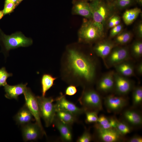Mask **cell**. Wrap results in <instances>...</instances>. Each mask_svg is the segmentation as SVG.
Listing matches in <instances>:
<instances>
[{"instance_id": "6da1fadb", "label": "cell", "mask_w": 142, "mask_h": 142, "mask_svg": "<svg viewBox=\"0 0 142 142\" xmlns=\"http://www.w3.org/2000/svg\"><path fill=\"white\" fill-rule=\"evenodd\" d=\"M96 65L90 56L77 48L68 47L61 61L62 80L70 85L87 88L94 82Z\"/></svg>"}, {"instance_id": "3957f363", "label": "cell", "mask_w": 142, "mask_h": 142, "mask_svg": "<svg viewBox=\"0 0 142 142\" xmlns=\"http://www.w3.org/2000/svg\"><path fill=\"white\" fill-rule=\"evenodd\" d=\"M79 42L90 44L102 40L104 37L102 30L92 19H84L78 32Z\"/></svg>"}, {"instance_id": "9a60e30c", "label": "cell", "mask_w": 142, "mask_h": 142, "mask_svg": "<svg viewBox=\"0 0 142 142\" xmlns=\"http://www.w3.org/2000/svg\"><path fill=\"white\" fill-rule=\"evenodd\" d=\"M72 13L73 14L79 15L88 19H92L91 7L88 1L85 0H73Z\"/></svg>"}, {"instance_id": "d590c367", "label": "cell", "mask_w": 142, "mask_h": 142, "mask_svg": "<svg viewBox=\"0 0 142 142\" xmlns=\"http://www.w3.org/2000/svg\"><path fill=\"white\" fill-rule=\"evenodd\" d=\"M77 92L76 86L70 85L66 88L65 91V95L72 96L75 94Z\"/></svg>"}, {"instance_id": "2e32d148", "label": "cell", "mask_w": 142, "mask_h": 142, "mask_svg": "<svg viewBox=\"0 0 142 142\" xmlns=\"http://www.w3.org/2000/svg\"><path fill=\"white\" fill-rule=\"evenodd\" d=\"M116 45L109 40H100L93 47L94 52L104 61L113 48Z\"/></svg>"}, {"instance_id": "ac0fdd59", "label": "cell", "mask_w": 142, "mask_h": 142, "mask_svg": "<svg viewBox=\"0 0 142 142\" xmlns=\"http://www.w3.org/2000/svg\"><path fill=\"white\" fill-rule=\"evenodd\" d=\"M114 73L109 72L103 75L98 82L97 87V90L103 93L111 91L114 89Z\"/></svg>"}, {"instance_id": "44dd1931", "label": "cell", "mask_w": 142, "mask_h": 142, "mask_svg": "<svg viewBox=\"0 0 142 142\" xmlns=\"http://www.w3.org/2000/svg\"><path fill=\"white\" fill-rule=\"evenodd\" d=\"M117 120L115 117H108L102 115L98 117L97 121L94 125V127L102 129L115 128Z\"/></svg>"}, {"instance_id": "277c9868", "label": "cell", "mask_w": 142, "mask_h": 142, "mask_svg": "<svg viewBox=\"0 0 142 142\" xmlns=\"http://www.w3.org/2000/svg\"><path fill=\"white\" fill-rule=\"evenodd\" d=\"M32 43L31 38L26 37L21 32L7 35L0 28V44L5 52H8L11 49L20 47H28Z\"/></svg>"}, {"instance_id": "bcb514c9", "label": "cell", "mask_w": 142, "mask_h": 142, "mask_svg": "<svg viewBox=\"0 0 142 142\" xmlns=\"http://www.w3.org/2000/svg\"><path fill=\"white\" fill-rule=\"evenodd\" d=\"M23 0H18V4H19Z\"/></svg>"}, {"instance_id": "f35d334b", "label": "cell", "mask_w": 142, "mask_h": 142, "mask_svg": "<svg viewBox=\"0 0 142 142\" xmlns=\"http://www.w3.org/2000/svg\"><path fill=\"white\" fill-rule=\"evenodd\" d=\"M113 15L109 18L107 21L108 26L109 28H112L115 26Z\"/></svg>"}, {"instance_id": "ba28073f", "label": "cell", "mask_w": 142, "mask_h": 142, "mask_svg": "<svg viewBox=\"0 0 142 142\" xmlns=\"http://www.w3.org/2000/svg\"><path fill=\"white\" fill-rule=\"evenodd\" d=\"M128 103V99L124 96L110 94L104 99V104L108 112L118 113L123 109Z\"/></svg>"}, {"instance_id": "836d02e7", "label": "cell", "mask_w": 142, "mask_h": 142, "mask_svg": "<svg viewBox=\"0 0 142 142\" xmlns=\"http://www.w3.org/2000/svg\"><path fill=\"white\" fill-rule=\"evenodd\" d=\"M123 26L121 23L114 27L110 31V37L111 38L115 37L123 31Z\"/></svg>"}, {"instance_id": "d6986e66", "label": "cell", "mask_w": 142, "mask_h": 142, "mask_svg": "<svg viewBox=\"0 0 142 142\" xmlns=\"http://www.w3.org/2000/svg\"><path fill=\"white\" fill-rule=\"evenodd\" d=\"M27 83L25 84L20 83L17 85H11L7 84L4 86L6 94L5 96L9 99H14L17 100L19 95L24 94L27 87Z\"/></svg>"}, {"instance_id": "d4e9b609", "label": "cell", "mask_w": 142, "mask_h": 142, "mask_svg": "<svg viewBox=\"0 0 142 142\" xmlns=\"http://www.w3.org/2000/svg\"><path fill=\"white\" fill-rule=\"evenodd\" d=\"M56 115L63 122L72 126L77 121V116L65 111L56 109Z\"/></svg>"}, {"instance_id": "4dcf8cb0", "label": "cell", "mask_w": 142, "mask_h": 142, "mask_svg": "<svg viewBox=\"0 0 142 142\" xmlns=\"http://www.w3.org/2000/svg\"><path fill=\"white\" fill-rule=\"evenodd\" d=\"M98 112L93 111H86V122L88 123L97 122L98 118Z\"/></svg>"}, {"instance_id": "5bb4252c", "label": "cell", "mask_w": 142, "mask_h": 142, "mask_svg": "<svg viewBox=\"0 0 142 142\" xmlns=\"http://www.w3.org/2000/svg\"><path fill=\"white\" fill-rule=\"evenodd\" d=\"M122 116L124 121L132 128L138 127L142 124L141 113L136 108L126 109L123 112Z\"/></svg>"}, {"instance_id": "9c48e42d", "label": "cell", "mask_w": 142, "mask_h": 142, "mask_svg": "<svg viewBox=\"0 0 142 142\" xmlns=\"http://www.w3.org/2000/svg\"><path fill=\"white\" fill-rule=\"evenodd\" d=\"M23 94L25 101V105L33 116L36 123L44 130L40 120L41 117L36 97L30 89L27 87Z\"/></svg>"}, {"instance_id": "8fae6325", "label": "cell", "mask_w": 142, "mask_h": 142, "mask_svg": "<svg viewBox=\"0 0 142 142\" xmlns=\"http://www.w3.org/2000/svg\"><path fill=\"white\" fill-rule=\"evenodd\" d=\"M95 128V138L104 142H116L122 141L124 138L115 128L107 129Z\"/></svg>"}, {"instance_id": "b9f144b4", "label": "cell", "mask_w": 142, "mask_h": 142, "mask_svg": "<svg viewBox=\"0 0 142 142\" xmlns=\"http://www.w3.org/2000/svg\"><path fill=\"white\" fill-rule=\"evenodd\" d=\"M13 3L16 4L17 6L19 4L18 2V0H5V3Z\"/></svg>"}, {"instance_id": "484cf974", "label": "cell", "mask_w": 142, "mask_h": 142, "mask_svg": "<svg viewBox=\"0 0 142 142\" xmlns=\"http://www.w3.org/2000/svg\"><path fill=\"white\" fill-rule=\"evenodd\" d=\"M115 37L114 42L116 46L124 45L130 41L132 38V34L129 31H123Z\"/></svg>"}, {"instance_id": "5b68a950", "label": "cell", "mask_w": 142, "mask_h": 142, "mask_svg": "<svg viewBox=\"0 0 142 142\" xmlns=\"http://www.w3.org/2000/svg\"><path fill=\"white\" fill-rule=\"evenodd\" d=\"M78 101L85 111L99 112L103 109L102 100L100 95L92 88H84Z\"/></svg>"}, {"instance_id": "83f0119b", "label": "cell", "mask_w": 142, "mask_h": 142, "mask_svg": "<svg viewBox=\"0 0 142 142\" xmlns=\"http://www.w3.org/2000/svg\"><path fill=\"white\" fill-rule=\"evenodd\" d=\"M116 10L126 9L135 3V0H115L111 3Z\"/></svg>"}, {"instance_id": "30bf717a", "label": "cell", "mask_w": 142, "mask_h": 142, "mask_svg": "<svg viewBox=\"0 0 142 142\" xmlns=\"http://www.w3.org/2000/svg\"><path fill=\"white\" fill-rule=\"evenodd\" d=\"M21 126L22 137L25 141L36 140L46 134L44 130L36 123L31 122Z\"/></svg>"}, {"instance_id": "cb8c5ba5", "label": "cell", "mask_w": 142, "mask_h": 142, "mask_svg": "<svg viewBox=\"0 0 142 142\" xmlns=\"http://www.w3.org/2000/svg\"><path fill=\"white\" fill-rule=\"evenodd\" d=\"M57 78L48 74H44L42 76L41 83L42 96L45 97L46 92L54 85Z\"/></svg>"}, {"instance_id": "e575fe53", "label": "cell", "mask_w": 142, "mask_h": 142, "mask_svg": "<svg viewBox=\"0 0 142 142\" xmlns=\"http://www.w3.org/2000/svg\"><path fill=\"white\" fill-rule=\"evenodd\" d=\"M16 7V4L13 3H5L3 10L4 15L9 14L13 12Z\"/></svg>"}, {"instance_id": "8992f818", "label": "cell", "mask_w": 142, "mask_h": 142, "mask_svg": "<svg viewBox=\"0 0 142 142\" xmlns=\"http://www.w3.org/2000/svg\"><path fill=\"white\" fill-rule=\"evenodd\" d=\"M41 118L44 120L45 126L48 127L53 123L56 115V109L52 97L43 96L36 97Z\"/></svg>"}, {"instance_id": "e0dca14e", "label": "cell", "mask_w": 142, "mask_h": 142, "mask_svg": "<svg viewBox=\"0 0 142 142\" xmlns=\"http://www.w3.org/2000/svg\"><path fill=\"white\" fill-rule=\"evenodd\" d=\"M53 124L60 133L61 140L64 142L71 141L72 140V126L66 124L55 115Z\"/></svg>"}, {"instance_id": "74e56055", "label": "cell", "mask_w": 142, "mask_h": 142, "mask_svg": "<svg viewBox=\"0 0 142 142\" xmlns=\"http://www.w3.org/2000/svg\"><path fill=\"white\" fill-rule=\"evenodd\" d=\"M129 142H142V137L138 135H135L127 140Z\"/></svg>"}, {"instance_id": "1f68e13d", "label": "cell", "mask_w": 142, "mask_h": 142, "mask_svg": "<svg viewBox=\"0 0 142 142\" xmlns=\"http://www.w3.org/2000/svg\"><path fill=\"white\" fill-rule=\"evenodd\" d=\"M12 75V73L7 72L5 67H3L0 69V87H4L7 84L6 80L7 79Z\"/></svg>"}, {"instance_id": "4316f807", "label": "cell", "mask_w": 142, "mask_h": 142, "mask_svg": "<svg viewBox=\"0 0 142 142\" xmlns=\"http://www.w3.org/2000/svg\"><path fill=\"white\" fill-rule=\"evenodd\" d=\"M133 107L136 108L141 105L142 102V88L140 86L135 88L132 94Z\"/></svg>"}, {"instance_id": "8d00e7d4", "label": "cell", "mask_w": 142, "mask_h": 142, "mask_svg": "<svg viewBox=\"0 0 142 142\" xmlns=\"http://www.w3.org/2000/svg\"><path fill=\"white\" fill-rule=\"evenodd\" d=\"M135 33L137 37L141 39L142 38V22L140 21L137 24L135 27Z\"/></svg>"}, {"instance_id": "60d3db41", "label": "cell", "mask_w": 142, "mask_h": 142, "mask_svg": "<svg viewBox=\"0 0 142 142\" xmlns=\"http://www.w3.org/2000/svg\"><path fill=\"white\" fill-rule=\"evenodd\" d=\"M137 71L138 73L140 75L142 73V64L141 63H140L137 68Z\"/></svg>"}, {"instance_id": "7402d4cb", "label": "cell", "mask_w": 142, "mask_h": 142, "mask_svg": "<svg viewBox=\"0 0 142 142\" xmlns=\"http://www.w3.org/2000/svg\"><path fill=\"white\" fill-rule=\"evenodd\" d=\"M141 9L137 7L126 10L122 16L125 24L128 26L132 24L141 13Z\"/></svg>"}, {"instance_id": "f1b7e54d", "label": "cell", "mask_w": 142, "mask_h": 142, "mask_svg": "<svg viewBox=\"0 0 142 142\" xmlns=\"http://www.w3.org/2000/svg\"><path fill=\"white\" fill-rule=\"evenodd\" d=\"M116 129L122 135L124 136L131 132L132 128L125 121L117 120Z\"/></svg>"}, {"instance_id": "4fadbf2b", "label": "cell", "mask_w": 142, "mask_h": 142, "mask_svg": "<svg viewBox=\"0 0 142 142\" xmlns=\"http://www.w3.org/2000/svg\"><path fill=\"white\" fill-rule=\"evenodd\" d=\"M114 87L116 95L124 96L128 93L133 89L132 82L119 74H114Z\"/></svg>"}, {"instance_id": "ffe728a7", "label": "cell", "mask_w": 142, "mask_h": 142, "mask_svg": "<svg viewBox=\"0 0 142 142\" xmlns=\"http://www.w3.org/2000/svg\"><path fill=\"white\" fill-rule=\"evenodd\" d=\"M32 113L25 104L18 111L14 119L18 124L21 126L35 120Z\"/></svg>"}, {"instance_id": "52a82bcc", "label": "cell", "mask_w": 142, "mask_h": 142, "mask_svg": "<svg viewBox=\"0 0 142 142\" xmlns=\"http://www.w3.org/2000/svg\"><path fill=\"white\" fill-rule=\"evenodd\" d=\"M130 58L129 50L126 47L116 46L106 59L105 63L108 67L116 65L128 60Z\"/></svg>"}, {"instance_id": "f6af8a7d", "label": "cell", "mask_w": 142, "mask_h": 142, "mask_svg": "<svg viewBox=\"0 0 142 142\" xmlns=\"http://www.w3.org/2000/svg\"><path fill=\"white\" fill-rule=\"evenodd\" d=\"M115 0H106V1L109 3H111Z\"/></svg>"}, {"instance_id": "ee69618b", "label": "cell", "mask_w": 142, "mask_h": 142, "mask_svg": "<svg viewBox=\"0 0 142 142\" xmlns=\"http://www.w3.org/2000/svg\"><path fill=\"white\" fill-rule=\"evenodd\" d=\"M4 16L3 11L2 10H0V20H1Z\"/></svg>"}, {"instance_id": "f546056e", "label": "cell", "mask_w": 142, "mask_h": 142, "mask_svg": "<svg viewBox=\"0 0 142 142\" xmlns=\"http://www.w3.org/2000/svg\"><path fill=\"white\" fill-rule=\"evenodd\" d=\"M131 52L136 58L141 57L142 55V42L140 40H137L133 43L131 47Z\"/></svg>"}, {"instance_id": "ab89813d", "label": "cell", "mask_w": 142, "mask_h": 142, "mask_svg": "<svg viewBox=\"0 0 142 142\" xmlns=\"http://www.w3.org/2000/svg\"><path fill=\"white\" fill-rule=\"evenodd\" d=\"M115 26L118 25L121 23V20L120 16L118 15H113Z\"/></svg>"}, {"instance_id": "d6a6232c", "label": "cell", "mask_w": 142, "mask_h": 142, "mask_svg": "<svg viewBox=\"0 0 142 142\" xmlns=\"http://www.w3.org/2000/svg\"><path fill=\"white\" fill-rule=\"evenodd\" d=\"M93 139V137L89 131L86 129L77 139V142H89Z\"/></svg>"}, {"instance_id": "7a4b0ae2", "label": "cell", "mask_w": 142, "mask_h": 142, "mask_svg": "<svg viewBox=\"0 0 142 142\" xmlns=\"http://www.w3.org/2000/svg\"><path fill=\"white\" fill-rule=\"evenodd\" d=\"M92 13V19L104 31L107 21L116 10L111 3L106 0H94L89 3Z\"/></svg>"}, {"instance_id": "7dc6e473", "label": "cell", "mask_w": 142, "mask_h": 142, "mask_svg": "<svg viewBox=\"0 0 142 142\" xmlns=\"http://www.w3.org/2000/svg\"><path fill=\"white\" fill-rule=\"evenodd\" d=\"M85 0L87 1H89L90 2H91V1H93L94 0Z\"/></svg>"}, {"instance_id": "7c38bea8", "label": "cell", "mask_w": 142, "mask_h": 142, "mask_svg": "<svg viewBox=\"0 0 142 142\" xmlns=\"http://www.w3.org/2000/svg\"><path fill=\"white\" fill-rule=\"evenodd\" d=\"M55 99L56 109L69 112L77 116L84 113L85 110L82 107L79 108L73 103L67 99L65 95L62 94Z\"/></svg>"}, {"instance_id": "603a6c76", "label": "cell", "mask_w": 142, "mask_h": 142, "mask_svg": "<svg viewBox=\"0 0 142 142\" xmlns=\"http://www.w3.org/2000/svg\"><path fill=\"white\" fill-rule=\"evenodd\" d=\"M118 73L124 77H129L134 74V69L130 63L125 61L114 66Z\"/></svg>"}, {"instance_id": "7bdbcfd3", "label": "cell", "mask_w": 142, "mask_h": 142, "mask_svg": "<svg viewBox=\"0 0 142 142\" xmlns=\"http://www.w3.org/2000/svg\"><path fill=\"white\" fill-rule=\"evenodd\" d=\"M135 3L138 4L140 6L142 5V0H135Z\"/></svg>"}]
</instances>
